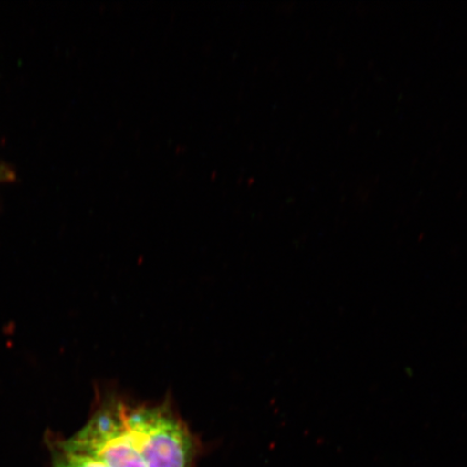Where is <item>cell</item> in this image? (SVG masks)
I'll list each match as a JSON object with an SVG mask.
<instances>
[{
  "mask_svg": "<svg viewBox=\"0 0 467 467\" xmlns=\"http://www.w3.org/2000/svg\"><path fill=\"white\" fill-rule=\"evenodd\" d=\"M124 419L145 467H192L196 446L186 425L165 406H130Z\"/></svg>",
  "mask_w": 467,
  "mask_h": 467,
  "instance_id": "6da1fadb",
  "label": "cell"
},
{
  "mask_svg": "<svg viewBox=\"0 0 467 467\" xmlns=\"http://www.w3.org/2000/svg\"><path fill=\"white\" fill-rule=\"evenodd\" d=\"M64 446L98 461L105 467H145L124 419V401L109 399L89 421Z\"/></svg>",
  "mask_w": 467,
  "mask_h": 467,
  "instance_id": "7a4b0ae2",
  "label": "cell"
},
{
  "mask_svg": "<svg viewBox=\"0 0 467 467\" xmlns=\"http://www.w3.org/2000/svg\"><path fill=\"white\" fill-rule=\"evenodd\" d=\"M52 467H105L97 460L64 446L61 440L51 442Z\"/></svg>",
  "mask_w": 467,
  "mask_h": 467,
  "instance_id": "3957f363",
  "label": "cell"
},
{
  "mask_svg": "<svg viewBox=\"0 0 467 467\" xmlns=\"http://www.w3.org/2000/svg\"><path fill=\"white\" fill-rule=\"evenodd\" d=\"M10 174L8 168H5L4 165H0V183L8 181Z\"/></svg>",
  "mask_w": 467,
  "mask_h": 467,
  "instance_id": "277c9868",
  "label": "cell"
}]
</instances>
